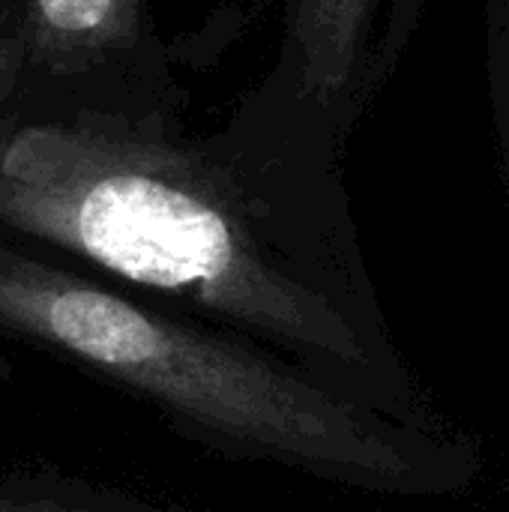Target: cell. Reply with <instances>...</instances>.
Listing matches in <instances>:
<instances>
[{
  "instance_id": "obj_1",
  "label": "cell",
  "mask_w": 509,
  "mask_h": 512,
  "mask_svg": "<svg viewBox=\"0 0 509 512\" xmlns=\"http://www.w3.org/2000/svg\"><path fill=\"white\" fill-rule=\"evenodd\" d=\"M0 225L270 342L366 363L351 321L258 246L201 156L93 120L0 129Z\"/></svg>"
},
{
  "instance_id": "obj_2",
  "label": "cell",
  "mask_w": 509,
  "mask_h": 512,
  "mask_svg": "<svg viewBox=\"0 0 509 512\" xmlns=\"http://www.w3.org/2000/svg\"><path fill=\"white\" fill-rule=\"evenodd\" d=\"M0 333L54 348L255 459L411 492L414 444L285 366L0 246Z\"/></svg>"
},
{
  "instance_id": "obj_3",
  "label": "cell",
  "mask_w": 509,
  "mask_h": 512,
  "mask_svg": "<svg viewBox=\"0 0 509 512\" xmlns=\"http://www.w3.org/2000/svg\"><path fill=\"white\" fill-rule=\"evenodd\" d=\"M141 0H30V48L48 63H78L132 42Z\"/></svg>"
},
{
  "instance_id": "obj_4",
  "label": "cell",
  "mask_w": 509,
  "mask_h": 512,
  "mask_svg": "<svg viewBox=\"0 0 509 512\" xmlns=\"http://www.w3.org/2000/svg\"><path fill=\"white\" fill-rule=\"evenodd\" d=\"M369 9L372 0H306L300 24L306 72L318 96H330L348 81Z\"/></svg>"
},
{
  "instance_id": "obj_5",
  "label": "cell",
  "mask_w": 509,
  "mask_h": 512,
  "mask_svg": "<svg viewBox=\"0 0 509 512\" xmlns=\"http://www.w3.org/2000/svg\"><path fill=\"white\" fill-rule=\"evenodd\" d=\"M0 512H108L99 507H87V504H75L66 498H48V495H36V498H24V495H0Z\"/></svg>"
},
{
  "instance_id": "obj_6",
  "label": "cell",
  "mask_w": 509,
  "mask_h": 512,
  "mask_svg": "<svg viewBox=\"0 0 509 512\" xmlns=\"http://www.w3.org/2000/svg\"><path fill=\"white\" fill-rule=\"evenodd\" d=\"M6 66H9V45L0 39V72H3Z\"/></svg>"
}]
</instances>
